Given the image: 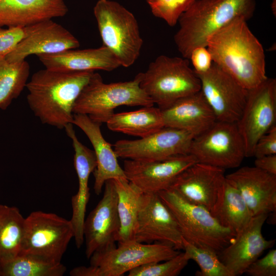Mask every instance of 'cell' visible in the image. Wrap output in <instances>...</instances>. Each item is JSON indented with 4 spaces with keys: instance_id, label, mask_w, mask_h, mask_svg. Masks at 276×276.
I'll return each mask as SVG.
<instances>
[{
    "instance_id": "cell-4",
    "label": "cell",
    "mask_w": 276,
    "mask_h": 276,
    "mask_svg": "<svg viewBox=\"0 0 276 276\" xmlns=\"http://www.w3.org/2000/svg\"><path fill=\"white\" fill-rule=\"evenodd\" d=\"M158 194L188 242L218 254L235 240L236 235L222 226L205 208L186 200L170 189Z\"/></svg>"
},
{
    "instance_id": "cell-32",
    "label": "cell",
    "mask_w": 276,
    "mask_h": 276,
    "mask_svg": "<svg viewBox=\"0 0 276 276\" xmlns=\"http://www.w3.org/2000/svg\"><path fill=\"white\" fill-rule=\"evenodd\" d=\"M184 252L189 260L194 261L199 266L198 276H233L232 273L219 259L217 253L212 250L199 247L182 238Z\"/></svg>"
},
{
    "instance_id": "cell-11",
    "label": "cell",
    "mask_w": 276,
    "mask_h": 276,
    "mask_svg": "<svg viewBox=\"0 0 276 276\" xmlns=\"http://www.w3.org/2000/svg\"><path fill=\"white\" fill-rule=\"evenodd\" d=\"M276 121V80L267 78L256 87L248 90L247 101L236 123L243 139L246 157L252 156L259 139Z\"/></svg>"
},
{
    "instance_id": "cell-15",
    "label": "cell",
    "mask_w": 276,
    "mask_h": 276,
    "mask_svg": "<svg viewBox=\"0 0 276 276\" xmlns=\"http://www.w3.org/2000/svg\"><path fill=\"white\" fill-rule=\"evenodd\" d=\"M104 185L102 198L84 223L85 255L88 259L95 252L116 247L118 241L120 223L117 193L113 179L107 180Z\"/></svg>"
},
{
    "instance_id": "cell-36",
    "label": "cell",
    "mask_w": 276,
    "mask_h": 276,
    "mask_svg": "<svg viewBox=\"0 0 276 276\" xmlns=\"http://www.w3.org/2000/svg\"><path fill=\"white\" fill-rule=\"evenodd\" d=\"M244 273L250 276H275L276 250L271 249L264 257L257 259Z\"/></svg>"
},
{
    "instance_id": "cell-7",
    "label": "cell",
    "mask_w": 276,
    "mask_h": 276,
    "mask_svg": "<svg viewBox=\"0 0 276 276\" xmlns=\"http://www.w3.org/2000/svg\"><path fill=\"white\" fill-rule=\"evenodd\" d=\"M94 14L103 45L112 52L121 66L128 67L133 64L143 44L134 15L111 0H99Z\"/></svg>"
},
{
    "instance_id": "cell-29",
    "label": "cell",
    "mask_w": 276,
    "mask_h": 276,
    "mask_svg": "<svg viewBox=\"0 0 276 276\" xmlns=\"http://www.w3.org/2000/svg\"><path fill=\"white\" fill-rule=\"evenodd\" d=\"M25 219L17 208L0 204V264L19 254Z\"/></svg>"
},
{
    "instance_id": "cell-31",
    "label": "cell",
    "mask_w": 276,
    "mask_h": 276,
    "mask_svg": "<svg viewBox=\"0 0 276 276\" xmlns=\"http://www.w3.org/2000/svg\"><path fill=\"white\" fill-rule=\"evenodd\" d=\"M1 276H62L66 267L34 256L18 254L0 264Z\"/></svg>"
},
{
    "instance_id": "cell-28",
    "label": "cell",
    "mask_w": 276,
    "mask_h": 276,
    "mask_svg": "<svg viewBox=\"0 0 276 276\" xmlns=\"http://www.w3.org/2000/svg\"><path fill=\"white\" fill-rule=\"evenodd\" d=\"M117 196L120 228L118 243L134 240L139 203L142 192L127 179H113Z\"/></svg>"
},
{
    "instance_id": "cell-24",
    "label": "cell",
    "mask_w": 276,
    "mask_h": 276,
    "mask_svg": "<svg viewBox=\"0 0 276 276\" xmlns=\"http://www.w3.org/2000/svg\"><path fill=\"white\" fill-rule=\"evenodd\" d=\"M61 0H0V26L25 27L66 15Z\"/></svg>"
},
{
    "instance_id": "cell-37",
    "label": "cell",
    "mask_w": 276,
    "mask_h": 276,
    "mask_svg": "<svg viewBox=\"0 0 276 276\" xmlns=\"http://www.w3.org/2000/svg\"><path fill=\"white\" fill-rule=\"evenodd\" d=\"M191 60L193 70L197 75L203 74L211 67L213 61L212 55L206 47H198L191 52Z\"/></svg>"
},
{
    "instance_id": "cell-40",
    "label": "cell",
    "mask_w": 276,
    "mask_h": 276,
    "mask_svg": "<svg viewBox=\"0 0 276 276\" xmlns=\"http://www.w3.org/2000/svg\"><path fill=\"white\" fill-rule=\"evenodd\" d=\"M271 8L272 11V12L274 15H275L276 14V0H272L271 5Z\"/></svg>"
},
{
    "instance_id": "cell-38",
    "label": "cell",
    "mask_w": 276,
    "mask_h": 276,
    "mask_svg": "<svg viewBox=\"0 0 276 276\" xmlns=\"http://www.w3.org/2000/svg\"><path fill=\"white\" fill-rule=\"evenodd\" d=\"M276 154V126L272 127L257 141L252 156L259 157Z\"/></svg>"
},
{
    "instance_id": "cell-12",
    "label": "cell",
    "mask_w": 276,
    "mask_h": 276,
    "mask_svg": "<svg viewBox=\"0 0 276 276\" xmlns=\"http://www.w3.org/2000/svg\"><path fill=\"white\" fill-rule=\"evenodd\" d=\"M197 75L200 91L217 121L236 123L245 107L248 90L214 62L208 71Z\"/></svg>"
},
{
    "instance_id": "cell-5",
    "label": "cell",
    "mask_w": 276,
    "mask_h": 276,
    "mask_svg": "<svg viewBox=\"0 0 276 276\" xmlns=\"http://www.w3.org/2000/svg\"><path fill=\"white\" fill-rule=\"evenodd\" d=\"M138 73L130 81L105 83L94 72L76 100L74 114H84L101 124L106 123L120 106L142 107L154 105L151 99L140 86Z\"/></svg>"
},
{
    "instance_id": "cell-21",
    "label": "cell",
    "mask_w": 276,
    "mask_h": 276,
    "mask_svg": "<svg viewBox=\"0 0 276 276\" xmlns=\"http://www.w3.org/2000/svg\"><path fill=\"white\" fill-rule=\"evenodd\" d=\"M160 109L165 127L186 131L194 137L206 131L217 121L200 90Z\"/></svg>"
},
{
    "instance_id": "cell-2",
    "label": "cell",
    "mask_w": 276,
    "mask_h": 276,
    "mask_svg": "<svg viewBox=\"0 0 276 276\" xmlns=\"http://www.w3.org/2000/svg\"><path fill=\"white\" fill-rule=\"evenodd\" d=\"M94 72L37 71L26 86L29 108L42 124L64 129L73 124L75 103Z\"/></svg>"
},
{
    "instance_id": "cell-18",
    "label": "cell",
    "mask_w": 276,
    "mask_h": 276,
    "mask_svg": "<svg viewBox=\"0 0 276 276\" xmlns=\"http://www.w3.org/2000/svg\"><path fill=\"white\" fill-rule=\"evenodd\" d=\"M224 170L196 162L180 173L169 189L211 211L225 180Z\"/></svg>"
},
{
    "instance_id": "cell-13",
    "label": "cell",
    "mask_w": 276,
    "mask_h": 276,
    "mask_svg": "<svg viewBox=\"0 0 276 276\" xmlns=\"http://www.w3.org/2000/svg\"><path fill=\"white\" fill-rule=\"evenodd\" d=\"M134 240L144 243L166 244L178 250L183 249L178 225L158 193L142 194Z\"/></svg>"
},
{
    "instance_id": "cell-27",
    "label": "cell",
    "mask_w": 276,
    "mask_h": 276,
    "mask_svg": "<svg viewBox=\"0 0 276 276\" xmlns=\"http://www.w3.org/2000/svg\"><path fill=\"white\" fill-rule=\"evenodd\" d=\"M106 123L111 131L140 138L165 127L161 109L154 105L132 111L114 113Z\"/></svg>"
},
{
    "instance_id": "cell-19",
    "label": "cell",
    "mask_w": 276,
    "mask_h": 276,
    "mask_svg": "<svg viewBox=\"0 0 276 276\" xmlns=\"http://www.w3.org/2000/svg\"><path fill=\"white\" fill-rule=\"evenodd\" d=\"M80 46L69 31L52 19L33 25L32 29L5 57L10 62L26 60L29 56L52 54Z\"/></svg>"
},
{
    "instance_id": "cell-26",
    "label": "cell",
    "mask_w": 276,
    "mask_h": 276,
    "mask_svg": "<svg viewBox=\"0 0 276 276\" xmlns=\"http://www.w3.org/2000/svg\"><path fill=\"white\" fill-rule=\"evenodd\" d=\"M210 212L222 226L236 236L243 231L253 217L238 190L226 177Z\"/></svg>"
},
{
    "instance_id": "cell-42",
    "label": "cell",
    "mask_w": 276,
    "mask_h": 276,
    "mask_svg": "<svg viewBox=\"0 0 276 276\" xmlns=\"http://www.w3.org/2000/svg\"><path fill=\"white\" fill-rule=\"evenodd\" d=\"M61 1H64V0H61Z\"/></svg>"
},
{
    "instance_id": "cell-8",
    "label": "cell",
    "mask_w": 276,
    "mask_h": 276,
    "mask_svg": "<svg viewBox=\"0 0 276 276\" xmlns=\"http://www.w3.org/2000/svg\"><path fill=\"white\" fill-rule=\"evenodd\" d=\"M179 252L171 245L144 243L132 240L119 243L118 247L97 252L90 257L89 266L78 269L80 276H121L144 264L161 262Z\"/></svg>"
},
{
    "instance_id": "cell-3",
    "label": "cell",
    "mask_w": 276,
    "mask_h": 276,
    "mask_svg": "<svg viewBox=\"0 0 276 276\" xmlns=\"http://www.w3.org/2000/svg\"><path fill=\"white\" fill-rule=\"evenodd\" d=\"M255 8V0H196L178 19L174 36L178 52L189 59L194 48L206 47L211 35L235 19L251 18Z\"/></svg>"
},
{
    "instance_id": "cell-1",
    "label": "cell",
    "mask_w": 276,
    "mask_h": 276,
    "mask_svg": "<svg viewBox=\"0 0 276 276\" xmlns=\"http://www.w3.org/2000/svg\"><path fill=\"white\" fill-rule=\"evenodd\" d=\"M244 17H238L211 35L206 47L214 63L247 90L267 77L262 45Z\"/></svg>"
},
{
    "instance_id": "cell-41",
    "label": "cell",
    "mask_w": 276,
    "mask_h": 276,
    "mask_svg": "<svg viewBox=\"0 0 276 276\" xmlns=\"http://www.w3.org/2000/svg\"><path fill=\"white\" fill-rule=\"evenodd\" d=\"M0 276H1V270H0Z\"/></svg>"
},
{
    "instance_id": "cell-23",
    "label": "cell",
    "mask_w": 276,
    "mask_h": 276,
    "mask_svg": "<svg viewBox=\"0 0 276 276\" xmlns=\"http://www.w3.org/2000/svg\"><path fill=\"white\" fill-rule=\"evenodd\" d=\"M37 56L45 68L56 71L110 72L121 66L112 52L103 45L98 48L70 49Z\"/></svg>"
},
{
    "instance_id": "cell-22",
    "label": "cell",
    "mask_w": 276,
    "mask_h": 276,
    "mask_svg": "<svg viewBox=\"0 0 276 276\" xmlns=\"http://www.w3.org/2000/svg\"><path fill=\"white\" fill-rule=\"evenodd\" d=\"M73 124L84 132L94 148L97 160V166L93 172L95 193L99 195L108 180L127 179L112 146L102 135L100 128L102 124L93 120L86 114H74Z\"/></svg>"
},
{
    "instance_id": "cell-6",
    "label": "cell",
    "mask_w": 276,
    "mask_h": 276,
    "mask_svg": "<svg viewBox=\"0 0 276 276\" xmlns=\"http://www.w3.org/2000/svg\"><path fill=\"white\" fill-rule=\"evenodd\" d=\"M139 73L141 88L160 109L200 90V79L184 58L160 55Z\"/></svg>"
},
{
    "instance_id": "cell-33",
    "label": "cell",
    "mask_w": 276,
    "mask_h": 276,
    "mask_svg": "<svg viewBox=\"0 0 276 276\" xmlns=\"http://www.w3.org/2000/svg\"><path fill=\"white\" fill-rule=\"evenodd\" d=\"M189 259L185 252L163 263H150L137 267L128 272V276H176L188 264Z\"/></svg>"
},
{
    "instance_id": "cell-34",
    "label": "cell",
    "mask_w": 276,
    "mask_h": 276,
    "mask_svg": "<svg viewBox=\"0 0 276 276\" xmlns=\"http://www.w3.org/2000/svg\"><path fill=\"white\" fill-rule=\"evenodd\" d=\"M196 0H146L153 15L174 27Z\"/></svg>"
},
{
    "instance_id": "cell-10",
    "label": "cell",
    "mask_w": 276,
    "mask_h": 276,
    "mask_svg": "<svg viewBox=\"0 0 276 276\" xmlns=\"http://www.w3.org/2000/svg\"><path fill=\"white\" fill-rule=\"evenodd\" d=\"M189 153L197 162L224 170L239 167L246 157L236 124L218 121L193 139Z\"/></svg>"
},
{
    "instance_id": "cell-14",
    "label": "cell",
    "mask_w": 276,
    "mask_h": 276,
    "mask_svg": "<svg viewBox=\"0 0 276 276\" xmlns=\"http://www.w3.org/2000/svg\"><path fill=\"white\" fill-rule=\"evenodd\" d=\"M194 136L186 131L164 127L137 140H121L113 145L118 157L142 161L164 159L188 154Z\"/></svg>"
},
{
    "instance_id": "cell-35",
    "label": "cell",
    "mask_w": 276,
    "mask_h": 276,
    "mask_svg": "<svg viewBox=\"0 0 276 276\" xmlns=\"http://www.w3.org/2000/svg\"><path fill=\"white\" fill-rule=\"evenodd\" d=\"M33 25L25 27L0 26V58H5L32 29Z\"/></svg>"
},
{
    "instance_id": "cell-25",
    "label": "cell",
    "mask_w": 276,
    "mask_h": 276,
    "mask_svg": "<svg viewBox=\"0 0 276 276\" xmlns=\"http://www.w3.org/2000/svg\"><path fill=\"white\" fill-rule=\"evenodd\" d=\"M72 142L75 151L74 164L78 178V190L72 197V216L70 220L74 228L76 245L79 248L84 242L83 226L90 197L88 180L97 166V160L94 150L81 143L78 137H73Z\"/></svg>"
},
{
    "instance_id": "cell-39",
    "label": "cell",
    "mask_w": 276,
    "mask_h": 276,
    "mask_svg": "<svg viewBox=\"0 0 276 276\" xmlns=\"http://www.w3.org/2000/svg\"><path fill=\"white\" fill-rule=\"evenodd\" d=\"M254 164L256 167L276 175V154L256 157Z\"/></svg>"
},
{
    "instance_id": "cell-30",
    "label": "cell",
    "mask_w": 276,
    "mask_h": 276,
    "mask_svg": "<svg viewBox=\"0 0 276 276\" xmlns=\"http://www.w3.org/2000/svg\"><path fill=\"white\" fill-rule=\"evenodd\" d=\"M30 74L27 61L10 62L0 58V110H6L26 88Z\"/></svg>"
},
{
    "instance_id": "cell-20",
    "label": "cell",
    "mask_w": 276,
    "mask_h": 276,
    "mask_svg": "<svg viewBox=\"0 0 276 276\" xmlns=\"http://www.w3.org/2000/svg\"><path fill=\"white\" fill-rule=\"evenodd\" d=\"M225 177L238 190L252 216L276 212V175L244 166Z\"/></svg>"
},
{
    "instance_id": "cell-9",
    "label": "cell",
    "mask_w": 276,
    "mask_h": 276,
    "mask_svg": "<svg viewBox=\"0 0 276 276\" xmlns=\"http://www.w3.org/2000/svg\"><path fill=\"white\" fill-rule=\"evenodd\" d=\"M74 237L71 220L52 213L33 212L25 219L19 254L59 263Z\"/></svg>"
},
{
    "instance_id": "cell-17",
    "label": "cell",
    "mask_w": 276,
    "mask_h": 276,
    "mask_svg": "<svg viewBox=\"0 0 276 276\" xmlns=\"http://www.w3.org/2000/svg\"><path fill=\"white\" fill-rule=\"evenodd\" d=\"M268 215L253 216L243 231L236 236L234 241L217 254L233 276L244 273L252 263L274 244L275 240H266L262 233Z\"/></svg>"
},
{
    "instance_id": "cell-16",
    "label": "cell",
    "mask_w": 276,
    "mask_h": 276,
    "mask_svg": "<svg viewBox=\"0 0 276 276\" xmlns=\"http://www.w3.org/2000/svg\"><path fill=\"white\" fill-rule=\"evenodd\" d=\"M196 162L189 153L153 161L126 159L123 169L128 180L143 193H158L169 189L180 173Z\"/></svg>"
}]
</instances>
